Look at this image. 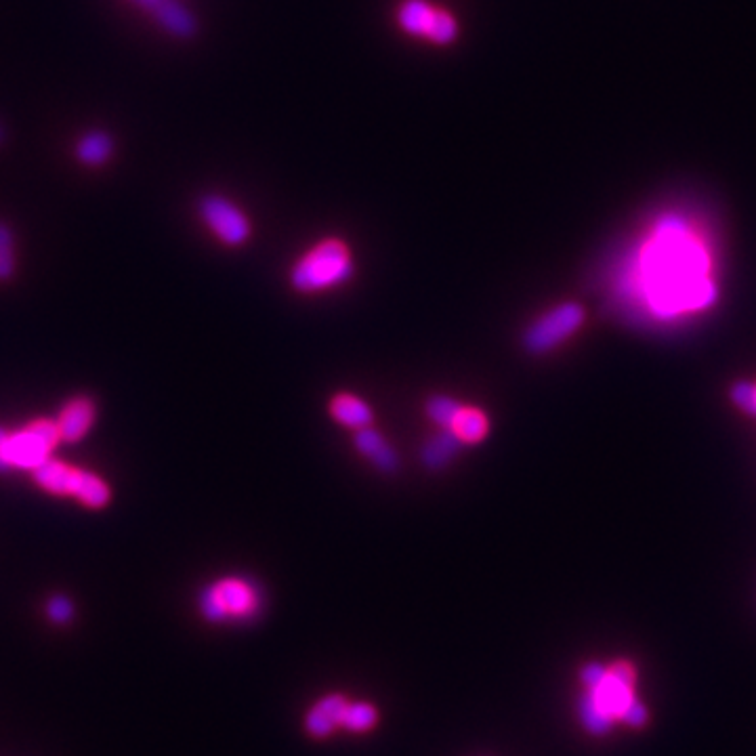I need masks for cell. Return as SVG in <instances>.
Wrapping results in <instances>:
<instances>
[{
  "mask_svg": "<svg viewBox=\"0 0 756 756\" xmlns=\"http://www.w3.org/2000/svg\"><path fill=\"white\" fill-rule=\"evenodd\" d=\"M637 290L660 318L706 309L717 299L702 238L683 219L664 217L637 261Z\"/></svg>",
  "mask_w": 756,
  "mask_h": 756,
  "instance_id": "6da1fadb",
  "label": "cell"
},
{
  "mask_svg": "<svg viewBox=\"0 0 756 756\" xmlns=\"http://www.w3.org/2000/svg\"><path fill=\"white\" fill-rule=\"evenodd\" d=\"M353 276L349 246L339 238H326L294 263L290 284L299 292H320L345 284Z\"/></svg>",
  "mask_w": 756,
  "mask_h": 756,
  "instance_id": "7a4b0ae2",
  "label": "cell"
},
{
  "mask_svg": "<svg viewBox=\"0 0 756 756\" xmlns=\"http://www.w3.org/2000/svg\"><path fill=\"white\" fill-rule=\"evenodd\" d=\"M261 607L255 584L242 578H221L200 593V612L208 622L250 620Z\"/></svg>",
  "mask_w": 756,
  "mask_h": 756,
  "instance_id": "3957f363",
  "label": "cell"
},
{
  "mask_svg": "<svg viewBox=\"0 0 756 756\" xmlns=\"http://www.w3.org/2000/svg\"><path fill=\"white\" fill-rule=\"evenodd\" d=\"M584 318H586L584 307L574 301H565L549 309L546 313H542L540 318H536L528 328H525L521 336L523 349L532 355H542V353L553 351L567 339H572V336L584 324Z\"/></svg>",
  "mask_w": 756,
  "mask_h": 756,
  "instance_id": "277c9868",
  "label": "cell"
},
{
  "mask_svg": "<svg viewBox=\"0 0 756 756\" xmlns=\"http://www.w3.org/2000/svg\"><path fill=\"white\" fill-rule=\"evenodd\" d=\"M57 423L49 418H38L17 433H7L3 444V465L5 469L17 467L34 471L49 458L59 441Z\"/></svg>",
  "mask_w": 756,
  "mask_h": 756,
  "instance_id": "5b68a950",
  "label": "cell"
},
{
  "mask_svg": "<svg viewBox=\"0 0 756 756\" xmlns=\"http://www.w3.org/2000/svg\"><path fill=\"white\" fill-rule=\"evenodd\" d=\"M397 21L410 36L427 38L435 45H450L458 36V21L446 11L433 7L429 0H404L397 9Z\"/></svg>",
  "mask_w": 756,
  "mask_h": 756,
  "instance_id": "8992f818",
  "label": "cell"
},
{
  "mask_svg": "<svg viewBox=\"0 0 756 756\" xmlns=\"http://www.w3.org/2000/svg\"><path fill=\"white\" fill-rule=\"evenodd\" d=\"M200 217L213 229V234L229 246H240L250 236V223L246 215L234 202H229L223 196H204L200 200Z\"/></svg>",
  "mask_w": 756,
  "mask_h": 756,
  "instance_id": "52a82bcc",
  "label": "cell"
},
{
  "mask_svg": "<svg viewBox=\"0 0 756 756\" xmlns=\"http://www.w3.org/2000/svg\"><path fill=\"white\" fill-rule=\"evenodd\" d=\"M635 687H637V683H630V681L614 675V672L609 670V666H607V675L603 677V681L599 685H595L593 689H586V691L591 693V698L599 706V710L603 714H607V717L612 719L614 723H618V721H622L628 706L637 700Z\"/></svg>",
  "mask_w": 756,
  "mask_h": 756,
  "instance_id": "ba28073f",
  "label": "cell"
},
{
  "mask_svg": "<svg viewBox=\"0 0 756 756\" xmlns=\"http://www.w3.org/2000/svg\"><path fill=\"white\" fill-rule=\"evenodd\" d=\"M347 700L341 693H330L313 704V708L305 717V729L313 738H328V735L343 725V714L347 708Z\"/></svg>",
  "mask_w": 756,
  "mask_h": 756,
  "instance_id": "9c48e42d",
  "label": "cell"
},
{
  "mask_svg": "<svg viewBox=\"0 0 756 756\" xmlns=\"http://www.w3.org/2000/svg\"><path fill=\"white\" fill-rule=\"evenodd\" d=\"M93 420H95V406H93L91 399L76 397V399H72V402L63 406V410H61V414H59L55 423H57V429H59V437L63 441H70V444H74V441H78V439L87 435V431L93 425Z\"/></svg>",
  "mask_w": 756,
  "mask_h": 756,
  "instance_id": "30bf717a",
  "label": "cell"
},
{
  "mask_svg": "<svg viewBox=\"0 0 756 756\" xmlns=\"http://www.w3.org/2000/svg\"><path fill=\"white\" fill-rule=\"evenodd\" d=\"M353 444L364 458H368L376 469H381L385 473H393L399 467V458L395 450L389 446V441L385 437L374 431L372 427L355 431Z\"/></svg>",
  "mask_w": 756,
  "mask_h": 756,
  "instance_id": "8fae6325",
  "label": "cell"
},
{
  "mask_svg": "<svg viewBox=\"0 0 756 756\" xmlns=\"http://www.w3.org/2000/svg\"><path fill=\"white\" fill-rule=\"evenodd\" d=\"M330 416L336 420V423L349 427V429H366L372 425L374 412L372 408L364 402L362 397H357L353 393H339L330 399L328 404Z\"/></svg>",
  "mask_w": 756,
  "mask_h": 756,
  "instance_id": "7c38bea8",
  "label": "cell"
},
{
  "mask_svg": "<svg viewBox=\"0 0 756 756\" xmlns=\"http://www.w3.org/2000/svg\"><path fill=\"white\" fill-rule=\"evenodd\" d=\"M150 13L154 15L158 26H162L166 32H171L177 38H189L198 30V21L194 13L177 3V0H160Z\"/></svg>",
  "mask_w": 756,
  "mask_h": 756,
  "instance_id": "4fadbf2b",
  "label": "cell"
},
{
  "mask_svg": "<svg viewBox=\"0 0 756 756\" xmlns=\"http://www.w3.org/2000/svg\"><path fill=\"white\" fill-rule=\"evenodd\" d=\"M448 429L458 437L462 446H473L488 437L490 418L477 406H460Z\"/></svg>",
  "mask_w": 756,
  "mask_h": 756,
  "instance_id": "5bb4252c",
  "label": "cell"
},
{
  "mask_svg": "<svg viewBox=\"0 0 756 756\" xmlns=\"http://www.w3.org/2000/svg\"><path fill=\"white\" fill-rule=\"evenodd\" d=\"M70 496H76L82 504H87V507H91V509H103L105 504L110 502L112 492L108 488V483H105L101 477H97L89 471L76 469L74 479H72Z\"/></svg>",
  "mask_w": 756,
  "mask_h": 756,
  "instance_id": "9a60e30c",
  "label": "cell"
},
{
  "mask_svg": "<svg viewBox=\"0 0 756 756\" xmlns=\"http://www.w3.org/2000/svg\"><path fill=\"white\" fill-rule=\"evenodd\" d=\"M74 471H76L74 467H68L59 460L47 458L40 467L32 471V475L42 490H47L55 496H68L72 490Z\"/></svg>",
  "mask_w": 756,
  "mask_h": 756,
  "instance_id": "2e32d148",
  "label": "cell"
},
{
  "mask_svg": "<svg viewBox=\"0 0 756 756\" xmlns=\"http://www.w3.org/2000/svg\"><path fill=\"white\" fill-rule=\"evenodd\" d=\"M460 446L462 444L458 441V437L450 429H441L423 446L420 458H423V465L427 469H444L454 460Z\"/></svg>",
  "mask_w": 756,
  "mask_h": 756,
  "instance_id": "e0dca14e",
  "label": "cell"
},
{
  "mask_svg": "<svg viewBox=\"0 0 756 756\" xmlns=\"http://www.w3.org/2000/svg\"><path fill=\"white\" fill-rule=\"evenodd\" d=\"M114 154V139L105 131H91L76 143V158L87 166H101Z\"/></svg>",
  "mask_w": 756,
  "mask_h": 756,
  "instance_id": "ac0fdd59",
  "label": "cell"
},
{
  "mask_svg": "<svg viewBox=\"0 0 756 756\" xmlns=\"http://www.w3.org/2000/svg\"><path fill=\"white\" fill-rule=\"evenodd\" d=\"M578 712H580V721H582L584 729L591 731L593 735H605V733L612 731V727L616 725L612 719L607 717V714H603L599 710V706L593 702L591 693H588V691L578 702Z\"/></svg>",
  "mask_w": 756,
  "mask_h": 756,
  "instance_id": "d6986e66",
  "label": "cell"
},
{
  "mask_svg": "<svg viewBox=\"0 0 756 756\" xmlns=\"http://www.w3.org/2000/svg\"><path fill=\"white\" fill-rule=\"evenodd\" d=\"M376 719H378V712L372 704L353 702V704H347V708H345L341 727L355 731V733H362V731L372 729L376 725Z\"/></svg>",
  "mask_w": 756,
  "mask_h": 756,
  "instance_id": "ffe728a7",
  "label": "cell"
},
{
  "mask_svg": "<svg viewBox=\"0 0 756 756\" xmlns=\"http://www.w3.org/2000/svg\"><path fill=\"white\" fill-rule=\"evenodd\" d=\"M460 402L450 395H433L427 399V416L433 420V423L439 427V429H448L450 423L454 420L456 412L460 410Z\"/></svg>",
  "mask_w": 756,
  "mask_h": 756,
  "instance_id": "44dd1931",
  "label": "cell"
},
{
  "mask_svg": "<svg viewBox=\"0 0 756 756\" xmlns=\"http://www.w3.org/2000/svg\"><path fill=\"white\" fill-rule=\"evenodd\" d=\"M13 271H15L13 234L5 223H0V282L9 280L13 276Z\"/></svg>",
  "mask_w": 756,
  "mask_h": 756,
  "instance_id": "7402d4cb",
  "label": "cell"
},
{
  "mask_svg": "<svg viewBox=\"0 0 756 756\" xmlns=\"http://www.w3.org/2000/svg\"><path fill=\"white\" fill-rule=\"evenodd\" d=\"M731 399L740 410H744L750 416H756V387H754V383H748V381L735 383L733 389H731Z\"/></svg>",
  "mask_w": 756,
  "mask_h": 756,
  "instance_id": "603a6c76",
  "label": "cell"
},
{
  "mask_svg": "<svg viewBox=\"0 0 756 756\" xmlns=\"http://www.w3.org/2000/svg\"><path fill=\"white\" fill-rule=\"evenodd\" d=\"M47 614H49V618L55 624H68L72 620V616H74V605H72V601L68 597L57 595V597H53L49 601Z\"/></svg>",
  "mask_w": 756,
  "mask_h": 756,
  "instance_id": "cb8c5ba5",
  "label": "cell"
},
{
  "mask_svg": "<svg viewBox=\"0 0 756 756\" xmlns=\"http://www.w3.org/2000/svg\"><path fill=\"white\" fill-rule=\"evenodd\" d=\"M647 719H649V712H647L645 704L637 698L633 704L628 706V710L624 712L622 723L628 725V727H633V729H639V727H643L647 723Z\"/></svg>",
  "mask_w": 756,
  "mask_h": 756,
  "instance_id": "d4e9b609",
  "label": "cell"
},
{
  "mask_svg": "<svg viewBox=\"0 0 756 756\" xmlns=\"http://www.w3.org/2000/svg\"><path fill=\"white\" fill-rule=\"evenodd\" d=\"M605 675H607V666H603L599 662H588L580 670V679H582L586 689H593L595 685H599Z\"/></svg>",
  "mask_w": 756,
  "mask_h": 756,
  "instance_id": "484cf974",
  "label": "cell"
},
{
  "mask_svg": "<svg viewBox=\"0 0 756 756\" xmlns=\"http://www.w3.org/2000/svg\"><path fill=\"white\" fill-rule=\"evenodd\" d=\"M135 3L143 9V11H147V13H150L158 3H160V0H135Z\"/></svg>",
  "mask_w": 756,
  "mask_h": 756,
  "instance_id": "4316f807",
  "label": "cell"
},
{
  "mask_svg": "<svg viewBox=\"0 0 756 756\" xmlns=\"http://www.w3.org/2000/svg\"><path fill=\"white\" fill-rule=\"evenodd\" d=\"M5 437H7V431L0 429V471H5V465H3V444H5Z\"/></svg>",
  "mask_w": 756,
  "mask_h": 756,
  "instance_id": "83f0119b",
  "label": "cell"
},
{
  "mask_svg": "<svg viewBox=\"0 0 756 756\" xmlns=\"http://www.w3.org/2000/svg\"><path fill=\"white\" fill-rule=\"evenodd\" d=\"M3 139H5V131H3V126H0V143H3Z\"/></svg>",
  "mask_w": 756,
  "mask_h": 756,
  "instance_id": "f1b7e54d",
  "label": "cell"
},
{
  "mask_svg": "<svg viewBox=\"0 0 756 756\" xmlns=\"http://www.w3.org/2000/svg\"><path fill=\"white\" fill-rule=\"evenodd\" d=\"M754 387H756V383H754Z\"/></svg>",
  "mask_w": 756,
  "mask_h": 756,
  "instance_id": "f546056e",
  "label": "cell"
}]
</instances>
